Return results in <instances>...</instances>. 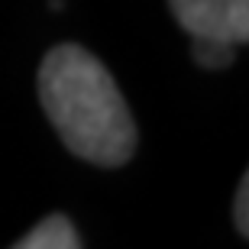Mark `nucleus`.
Segmentation results:
<instances>
[{
  "mask_svg": "<svg viewBox=\"0 0 249 249\" xmlns=\"http://www.w3.org/2000/svg\"><path fill=\"white\" fill-rule=\"evenodd\" d=\"M39 101L78 159L123 165L136 149V123L113 74L81 46H55L39 68Z\"/></svg>",
  "mask_w": 249,
  "mask_h": 249,
  "instance_id": "nucleus-1",
  "label": "nucleus"
},
{
  "mask_svg": "<svg viewBox=\"0 0 249 249\" xmlns=\"http://www.w3.org/2000/svg\"><path fill=\"white\" fill-rule=\"evenodd\" d=\"M178 26L191 39L243 46L249 39V0H168Z\"/></svg>",
  "mask_w": 249,
  "mask_h": 249,
  "instance_id": "nucleus-2",
  "label": "nucleus"
},
{
  "mask_svg": "<svg viewBox=\"0 0 249 249\" xmlns=\"http://www.w3.org/2000/svg\"><path fill=\"white\" fill-rule=\"evenodd\" d=\"M78 246H81V236L65 213H49L23 240H17V249H78Z\"/></svg>",
  "mask_w": 249,
  "mask_h": 249,
  "instance_id": "nucleus-3",
  "label": "nucleus"
},
{
  "mask_svg": "<svg viewBox=\"0 0 249 249\" xmlns=\"http://www.w3.org/2000/svg\"><path fill=\"white\" fill-rule=\"evenodd\" d=\"M236 46L230 42H217V39H194V58L204 68H227L233 62Z\"/></svg>",
  "mask_w": 249,
  "mask_h": 249,
  "instance_id": "nucleus-4",
  "label": "nucleus"
},
{
  "mask_svg": "<svg viewBox=\"0 0 249 249\" xmlns=\"http://www.w3.org/2000/svg\"><path fill=\"white\" fill-rule=\"evenodd\" d=\"M249 178L240 181V191H236V201H233V220H236V230L246 236L249 233Z\"/></svg>",
  "mask_w": 249,
  "mask_h": 249,
  "instance_id": "nucleus-5",
  "label": "nucleus"
}]
</instances>
